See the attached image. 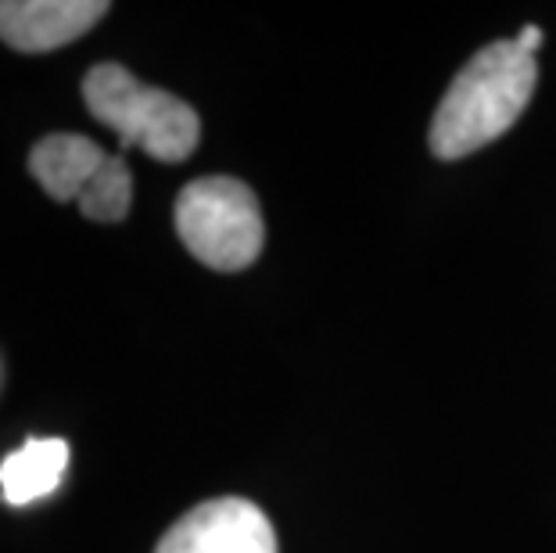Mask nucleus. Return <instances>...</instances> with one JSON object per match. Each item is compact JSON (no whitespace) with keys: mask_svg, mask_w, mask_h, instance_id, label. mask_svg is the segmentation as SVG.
Segmentation results:
<instances>
[{"mask_svg":"<svg viewBox=\"0 0 556 553\" xmlns=\"http://www.w3.org/2000/svg\"><path fill=\"white\" fill-rule=\"evenodd\" d=\"M535 54L514 40H495L459 68L431 120V151L438 159H464L510 129L535 93Z\"/></svg>","mask_w":556,"mask_h":553,"instance_id":"obj_1","label":"nucleus"},{"mask_svg":"<svg viewBox=\"0 0 556 553\" xmlns=\"http://www.w3.org/2000/svg\"><path fill=\"white\" fill-rule=\"evenodd\" d=\"M83 101L98 123L119 134L126 148L159 162H184L198 148V112L169 90L148 87L123 65H93L83 79Z\"/></svg>","mask_w":556,"mask_h":553,"instance_id":"obj_2","label":"nucleus"},{"mask_svg":"<svg viewBox=\"0 0 556 553\" xmlns=\"http://www.w3.org/2000/svg\"><path fill=\"white\" fill-rule=\"evenodd\" d=\"M176 234L198 263L223 274L252 266L266 241L258 198L233 176L187 184L176 198Z\"/></svg>","mask_w":556,"mask_h":553,"instance_id":"obj_3","label":"nucleus"},{"mask_svg":"<svg viewBox=\"0 0 556 553\" xmlns=\"http://www.w3.org/2000/svg\"><path fill=\"white\" fill-rule=\"evenodd\" d=\"M155 553H277V536L252 500L223 497L184 514L162 536Z\"/></svg>","mask_w":556,"mask_h":553,"instance_id":"obj_4","label":"nucleus"},{"mask_svg":"<svg viewBox=\"0 0 556 553\" xmlns=\"http://www.w3.org/2000/svg\"><path fill=\"white\" fill-rule=\"evenodd\" d=\"M109 15L104 0H0V40L22 54H43L79 40Z\"/></svg>","mask_w":556,"mask_h":553,"instance_id":"obj_5","label":"nucleus"},{"mask_svg":"<svg viewBox=\"0 0 556 553\" xmlns=\"http://www.w3.org/2000/svg\"><path fill=\"white\" fill-rule=\"evenodd\" d=\"M109 162V151L79 134L43 137L29 155V173L54 202H79Z\"/></svg>","mask_w":556,"mask_h":553,"instance_id":"obj_6","label":"nucleus"},{"mask_svg":"<svg viewBox=\"0 0 556 553\" xmlns=\"http://www.w3.org/2000/svg\"><path fill=\"white\" fill-rule=\"evenodd\" d=\"M68 467V442L65 439H29L18 453H11L0 464V489L8 503L26 507L62 486Z\"/></svg>","mask_w":556,"mask_h":553,"instance_id":"obj_7","label":"nucleus"},{"mask_svg":"<svg viewBox=\"0 0 556 553\" xmlns=\"http://www.w3.org/2000/svg\"><path fill=\"white\" fill-rule=\"evenodd\" d=\"M134 202V176L123 155H109L104 169L98 173V180L87 187V194L79 198V213L93 223H119L129 213Z\"/></svg>","mask_w":556,"mask_h":553,"instance_id":"obj_8","label":"nucleus"},{"mask_svg":"<svg viewBox=\"0 0 556 553\" xmlns=\"http://www.w3.org/2000/svg\"><path fill=\"white\" fill-rule=\"evenodd\" d=\"M514 43H517L525 54H535V51H539V43H542V29H539V26H525V29L517 33V40H514Z\"/></svg>","mask_w":556,"mask_h":553,"instance_id":"obj_9","label":"nucleus"}]
</instances>
